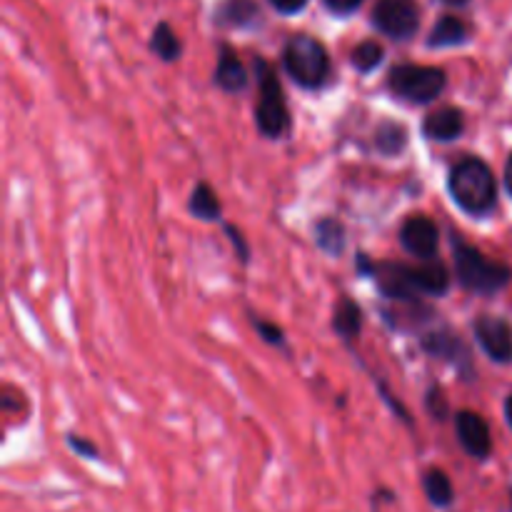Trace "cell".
Instances as JSON below:
<instances>
[{
    "mask_svg": "<svg viewBox=\"0 0 512 512\" xmlns=\"http://www.w3.org/2000/svg\"><path fill=\"white\" fill-rule=\"evenodd\" d=\"M255 70H258V83H260V100L258 108H255V118H258V128L263 130V135L268 138H283L290 128V113L288 105H285L283 88H280V80L275 75V70L270 68V63L265 60H255Z\"/></svg>",
    "mask_w": 512,
    "mask_h": 512,
    "instance_id": "4",
    "label": "cell"
},
{
    "mask_svg": "<svg viewBox=\"0 0 512 512\" xmlns=\"http://www.w3.org/2000/svg\"><path fill=\"white\" fill-rule=\"evenodd\" d=\"M255 328H258V333L263 335L268 343H273V345L283 343V330L275 328V325H268L265 320H255Z\"/></svg>",
    "mask_w": 512,
    "mask_h": 512,
    "instance_id": "23",
    "label": "cell"
},
{
    "mask_svg": "<svg viewBox=\"0 0 512 512\" xmlns=\"http://www.w3.org/2000/svg\"><path fill=\"white\" fill-rule=\"evenodd\" d=\"M228 235H230V240H233V243H235V248H238V253H240V260H245V258H248V250H245L243 235H238V233H235L233 228H228Z\"/></svg>",
    "mask_w": 512,
    "mask_h": 512,
    "instance_id": "28",
    "label": "cell"
},
{
    "mask_svg": "<svg viewBox=\"0 0 512 512\" xmlns=\"http://www.w3.org/2000/svg\"><path fill=\"white\" fill-rule=\"evenodd\" d=\"M428 405L430 408H433V415L438 420H443L445 418V398H443V393H438V388L435 390H430V398H428Z\"/></svg>",
    "mask_w": 512,
    "mask_h": 512,
    "instance_id": "26",
    "label": "cell"
},
{
    "mask_svg": "<svg viewBox=\"0 0 512 512\" xmlns=\"http://www.w3.org/2000/svg\"><path fill=\"white\" fill-rule=\"evenodd\" d=\"M333 328L345 340H353L360 333V328H363V313H360V308L350 298H340L338 305H335Z\"/></svg>",
    "mask_w": 512,
    "mask_h": 512,
    "instance_id": "14",
    "label": "cell"
},
{
    "mask_svg": "<svg viewBox=\"0 0 512 512\" xmlns=\"http://www.w3.org/2000/svg\"><path fill=\"white\" fill-rule=\"evenodd\" d=\"M508 420H510V425H512V398L508 400Z\"/></svg>",
    "mask_w": 512,
    "mask_h": 512,
    "instance_id": "31",
    "label": "cell"
},
{
    "mask_svg": "<svg viewBox=\"0 0 512 512\" xmlns=\"http://www.w3.org/2000/svg\"><path fill=\"white\" fill-rule=\"evenodd\" d=\"M215 83L223 90H228V93L243 90L245 83H248V73H245L243 63H240L238 55L230 48H223V53H220L218 68H215Z\"/></svg>",
    "mask_w": 512,
    "mask_h": 512,
    "instance_id": "12",
    "label": "cell"
},
{
    "mask_svg": "<svg viewBox=\"0 0 512 512\" xmlns=\"http://www.w3.org/2000/svg\"><path fill=\"white\" fill-rule=\"evenodd\" d=\"M318 233V245L330 255H340L345 248V228L333 218H323L315 228Z\"/></svg>",
    "mask_w": 512,
    "mask_h": 512,
    "instance_id": "18",
    "label": "cell"
},
{
    "mask_svg": "<svg viewBox=\"0 0 512 512\" xmlns=\"http://www.w3.org/2000/svg\"><path fill=\"white\" fill-rule=\"evenodd\" d=\"M360 3H363V0H325V5H328L330 10H335V13H353Z\"/></svg>",
    "mask_w": 512,
    "mask_h": 512,
    "instance_id": "27",
    "label": "cell"
},
{
    "mask_svg": "<svg viewBox=\"0 0 512 512\" xmlns=\"http://www.w3.org/2000/svg\"><path fill=\"white\" fill-rule=\"evenodd\" d=\"M455 433H458L460 445L468 450L473 458H488L493 450V438H490V428L478 413L473 410H463L455 415Z\"/></svg>",
    "mask_w": 512,
    "mask_h": 512,
    "instance_id": "9",
    "label": "cell"
},
{
    "mask_svg": "<svg viewBox=\"0 0 512 512\" xmlns=\"http://www.w3.org/2000/svg\"><path fill=\"white\" fill-rule=\"evenodd\" d=\"M383 48H380L378 43H373V40H365V43H360L358 48L353 50V65L360 70V73H370V70L378 68L380 63H383Z\"/></svg>",
    "mask_w": 512,
    "mask_h": 512,
    "instance_id": "22",
    "label": "cell"
},
{
    "mask_svg": "<svg viewBox=\"0 0 512 512\" xmlns=\"http://www.w3.org/2000/svg\"><path fill=\"white\" fill-rule=\"evenodd\" d=\"M190 213L200 220H218L220 218V203L208 185H203V183L195 185L193 195H190Z\"/></svg>",
    "mask_w": 512,
    "mask_h": 512,
    "instance_id": "17",
    "label": "cell"
},
{
    "mask_svg": "<svg viewBox=\"0 0 512 512\" xmlns=\"http://www.w3.org/2000/svg\"><path fill=\"white\" fill-rule=\"evenodd\" d=\"M450 195L470 215H488L498 200L495 175L480 158H465L450 173Z\"/></svg>",
    "mask_w": 512,
    "mask_h": 512,
    "instance_id": "1",
    "label": "cell"
},
{
    "mask_svg": "<svg viewBox=\"0 0 512 512\" xmlns=\"http://www.w3.org/2000/svg\"><path fill=\"white\" fill-rule=\"evenodd\" d=\"M425 135L430 140H440V143H448V140H455L458 135H463L465 130V115L463 110L458 108H440L438 113L428 115L423 125Z\"/></svg>",
    "mask_w": 512,
    "mask_h": 512,
    "instance_id": "10",
    "label": "cell"
},
{
    "mask_svg": "<svg viewBox=\"0 0 512 512\" xmlns=\"http://www.w3.org/2000/svg\"><path fill=\"white\" fill-rule=\"evenodd\" d=\"M305 3H308V0H270V5H273L275 10H280V13H285V15L300 13V10L305 8Z\"/></svg>",
    "mask_w": 512,
    "mask_h": 512,
    "instance_id": "24",
    "label": "cell"
},
{
    "mask_svg": "<svg viewBox=\"0 0 512 512\" xmlns=\"http://www.w3.org/2000/svg\"><path fill=\"white\" fill-rule=\"evenodd\" d=\"M373 25L393 40H408L420 28V8L415 0H378Z\"/></svg>",
    "mask_w": 512,
    "mask_h": 512,
    "instance_id": "6",
    "label": "cell"
},
{
    "mask_svg": "<svg viewBox=\"0 0 512 512\" xmlns=\"http://www.w3.org/2000/svg\"><path fill=\"white\" fill-rule=\"evenodd\" d=\"M475 338L495 363H510L512 360V325L508 320L483 315V318L475 320Z\"/></svg>",
    "mask_w": 512,
    "mask_h": 512,
    "instance_id": "7",
    "label": "cell"
},
{
    "mask_svg": "<svg viewBox=\"0 0 512 512\" xmlns=\"http://www.w3.org/2000/svg\"><path fill=\"white\" fill-rule=\"evenodd\" d=\"M405 273H408L410 285H413L420 295H443L445 290L450 288L448 270L440 263H433V260H428V263L420 265V268H408V265H405Z\"/></svg>",
    "mask_w": 512,
    "mask_h": 512,
    "instance_id": "11",
    "label": "cell"
},
{
    "mask_svg": "<svg viewBox=\"0 0 512 512\" xmlns=\"http://www.w3.org/2000/svg\"><path fill=\"white\" fill-rule=\"evenodd\" d=\"M453 253H455V268H458L460 283L473 293L493 295L503 290L510 283L512 273L503 263L485 258L478 248L463 243V240L453 238Z\"/></svg>",
    "mask_w": 512,
    "mask_h": 512,
    "instance_id": "2",
    "label": "cell"
},
{
    "mask_svg": "<svg viewBox=\"0 0 512 512\" xmlns=\"http://www.w3.org/2000/svg\"><path fill=\"white\" fill-rule=\"evenodd\" d=\"M218 20L225 25H235V28H245L258 20V5L253 0H228L220 8Z\"/></svg>",
    "mask_w": 512,
    "mask_h": 512,
    "instance_id": "15",
    "label": "cell"
},
{
    "mask_svg": "<svg viewBox=\"0 0 512 512\" xmlns=\"http://www.w3.org/2000/svg\"><path fill=\"white\" fill-rule=\"evenodd\" d=\"M390 90L410 103H430L445 90V73L430 65H398L390 73Z\"/></svg>",
    "mask_w": 512,
    "mask_h": 512,
    "instance_id": "5",
    "label": "cell"
},
{
    "mask_svg": "<svg viewBox=\"0 0 512 512\" xmlns=\"http://www.w3.org/2000/svg\"><path fill=\"white\" fill-rule=\"evenodd\" d=\"M70 448H73L75 453L85 455V458H98V450H95V445H90L88 440L78 438V435H70Z\"/></svg>",
    "mask_w": 512,
    "mask_h": 512,
    "instance_id": "25",
    "label": "cell"
},
{
    "mask_svg": "<svg viewBox=\"0 0 512 512\" xmlns=\"http://www.w3.org/2000/svg\"><path fill=\"white\" fill-rule=\"evenodd\" d=\"M150 48H153V53L158 55V58L175 60L180 55V40L175 38V33L170 30V25L160 23L158 28H155L153 40H150Z\"/></svg>",
    "mask_w": 512,
    "mask_h": 512,
    "instance_id": "20",
    "label": "cell"
},
{
    "mask_svg": "<svg viewBox=\"0 0 512 512\" xmlns=\"http://www.w3.org/2000/svg\"><path fill=\"white\" fill-rule=\"evenodd\" d=\"M423 488L425 495L430 498V503L438 505V508H448V505L453 503V483H450V478L443 470H428L423 478Z\"/></svg>",
    "mask_w": 512,
    "mask_h": 512,
    "instance_id": "16",
    "label": "cell"
},
{
    "mask_svg": "<svg viewBox=\"0 0 512 512\" xmlns=\"http://www.w3.org/2000/svg\"><path fill=\"white\" fill-rule=\"evenodd\" d=\"M445 3H448V5H465L468 0H445Z\"/></svg>",
    "mask_w": 512,
    "mask_h": 512,
    "instance_id": "30",
    "label": "cell"
},
{
    "mask_svg": "<svg viewBox=\"0 0 512 512\" xmlns=\"http://www.w3.org/2000/svg\"><path fill=\"white\" fill-rule=\"evenodd\" d=\"M505 188H508V193L512 195V155H510L508 165H505Z\"/></svg>",
    "mask_w": 512,
    "mask_h": 512,
    "instance_id": "29",
    "label": "cell"
},
{
    "mask_svg": "<svg viewBox=\"0 0 512 512\" xmlns=\"http://www.w3.org/2000/svg\"><path fill=\"white\" fill-rule=\"evenodd\" d=\"M423 345L428 353L438 355V358H445V360H458L460 353L468 355L465 353L463 343H458V340H455V335H450V333L428 335V338L423 340Z\"/></svg>",
    "mask_w": 512,
    "mask_h": 512,
    "instance_id": "19",
    "label": "cell"
},
{
    "mask_svg": "<svg viewBox=\"0 0 512 512\" xmlns=\"http://www.w3.org/2000/svg\"><path fill=\"white\" fill-rule=\"evenodd\" d=\"M465 40H468V25L455 15H445L430 30L428 45L430 48H450V45H460Z\"/></svg>",
    "mask_w": 512,
    "mask_h": 512,
    "instance_id": "13",
    "label": "cell"
},
{
    "mask_svg": "<svg viewBox=\"0 0 512 512\" xmlns=\"http://www.w3.org/2000/svg\"><path fill=\"white\" fill-rule=\"evenodd\" d=\"M405 140H408V133H405L403 125L398 123H383L378 130V148L383 150L385 155H395L405 148Z\"/></svg>",
    "mask_w": 512,
    "mask_h": 512,
    "instance_id": "21",
    "label": "cell"
},
{
    "mask_svg": "<svg viewBox=\"0 0 512 512\" xmlns=\"http://www.w3.org/2000/svg\"><path fill=\"white\" fill-rule=\"evenodd\" d=\"M285 70L303 88H320L330 73L328 50L313 35H295L288 40L283 53Z\"/></svg>",
    "mask_w": 512,
    "mask_h": 512,
    "instance_id": "3",
    "label": "cell"
},
{
    "mask_svg": "<svg viewBox=\"0 0 512 512\" xmlns=\"http://www.w3.org/2000/svg\"><path fill=\"white\" fill-rule=\"evenodd\" d=\"M438 228H435V223L430 218H425V215H413V218H408L403 223V228H400V243H403V248L408 250L410 255H415V258L420 260H433L435 253H438Z\"/></svg>",
    "mask_w": 512,
    "mask_h": 512,
    "instance_id": "8",
    "label": "cell"
}]
</instances>
